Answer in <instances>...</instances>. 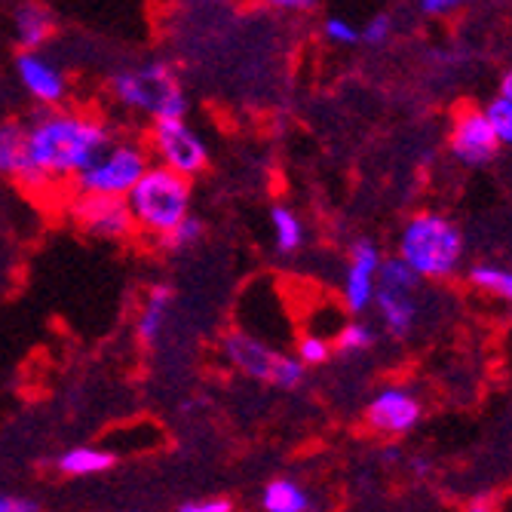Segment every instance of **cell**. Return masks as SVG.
I'll use <instances>...</instances> for the list:
<instances>
[{
  "mask_svg": "<svg viewBox=\"0 0 512 512\" xmlns=\"http://www.w3.org/2000/svg\"><path fill=\"white\" fill-rule=\"evenodd\" d=\"M126 203L138 234L157 240L184 215H191V178L178 175L163 163H151L126 194Z\"/></svg>",
  "mask_w": 512,
  "mask_h": 512,
  "instance_id": "7a4b0ae2",
  "label": "cell"
},
{
  "mask_svg": "<svg viewBox=\"0 0 512 512\" xmlns=\"http://www.w3.org/2000/svg\"><path fill=\"white\" fill-rule=\"evenodd\" d=\"M200 237H203V221H200V218H194V215H184L172 230H166V234H163V237H157L154 243H157L163 252L178 255V252H188Z\"/></svg>",
  "mask_w": 512,
  "mask_h": 512,
  "instance_id": "7402d4cb",
  "label": "cell"
},
{
  "mask_svg": "<svg viewBox=\"0 0 512 512\" xmlns=\"http://www.w3.org/2000/svg\"><path fill=\"white\" fill-rule=\"evenodd\" d=\"M500 92L512 99V71H506V77H503V83H500Z\"/></svg>",
  "mask_w": 512,
  "mask_h": 512,
  "instance_id": "1f68e13d",
  "label": "cell"
},
{
  "mask_svg": "<svg viewBox=\"0 0 512 512\" xmlns=\"http://www.w3.org/2000/svg\"><path fill=\"white\" fill-rule=\"evenodd\" d=\"M270 224H273V243L279 255H295L304 246V221L286 209V206H273L270 209Z\"/></svg>",
  "mask_w": 512,
  "mask_h": 512,
  "instance_id": "ac0fdd59",
  "label": "cell"
},
{
  "mask_svg": "<svg viewBox=\"0 0 512 512\" xmlns=\"http://www.w3.org/2000/svg\"><path fill=\"white\" fill-rule=\"evenodd\" d=\"M181 512H230L234 503L224 500V497H215V500H194V503H181L178 506Z\"/></svg>",
  "mask_w": 512,
  "mask_h": 512,
  "instance_id": "83f0119b",
  "label": "cell"
},
{
  "mask_svg": "<svg viewBox=\"0 0 512 512\" xmlns=\"http://www.w3.org/2000/svg\"><path fill=\"white\" fill-rule=\"evenodd\" d=\"M485 117H488L491 129L497 132L500 145H512V99H509V96H503V92H500L497 99H491V102H488Z\"/></svg>",
  "mask_w": 512,
  "mask_h": 512,
  "instance_id": "cb8c5ba5",
  "label": "cell"
},
{
  "mask_svg": "<svg viewBox=\"0 0 512 512\" xmlns=\"http://www.w3.org/2000/svg\"><path fill=\"white\" fill-rule=\"evenodd\" d=\"M25 169V126L0 123V175L16 178Z\"/></svg>",
  "mask_w": 512,
  "mask_h": 512,
  "instance_id": "d6986e66",
  "label": "cell"
},
{
  "mask_svg": "<svg viewBox=\"0 0 512 512\" xmlns=\"http://www.w3.org/2000/svg\"><path fill=\"white\" fill-rule=\"evenodd\" d=\"M365 421L371 430L387 433V436L408 433V430H414L417 421H421V402L414 399V393H408L402 387H387L368 402Z\"/></svg>",
  "mask_w": 512,
  "mask_h": 512,
  "instance_id": "8fae6325",
  "label": "cell"
},
{
  "mask_svg": "<svg viewBox=\"0 0 512 512\" xmlns=\"http://www.w3.org/2000/svg\"><path fill=\"white\" fill-rule=\"evenodd\" d=\"M295 356H298L304 365H322V362H329V356H332V344L325 341L322 335H304V338L298 341Z\"/></svg>",
  "mask_w": 512,
  "mask_h": 512,
  "instance_id": "d4e9b609",
  "label": "cell"
},
{
  "mask_svg": "<svg viewBox=\"0 0 512 512\" xmlns=\"http://www.w3.org/2000/svg\"><path fill=\"white\" fill-rule=\"evenodd\" d=\"M114 99L138 114L151 117H184L188 114V96L181 92L175 71L166 62H151L132 71H120L111 80Z\"/></svg>",
  "mask_w": 512,
  "mask_h": 512,
  "instance_id": "277c9868",
  "label": "cell"
},
{
  "mask_svg": "<svg viewBox=\"0 0 512 512\" xmlns=\"http://www.w3.org/2000/svg\"><path fill=\"white\" fill-rule=\"evenodd\" d=\"M417 283H421V273H417L402 255L396 258H381V267H378V286L384 289H396V292H411L417 289Z\"/></svg>",
  "mask_w": 512,
  "mask_h": 512,
  "instance_id": "44dd1931",
  "label": "cell"
},
{
  "mask_svg": "<svg viewBox=\"0 0 512 512\" xmlns=\"http://www.w3.org/2000/svg\"><path fill=\"white\" fill-rule=\"evenodd\" d=\"M16 71L22 86L43 108H59L68 96V77L50 62L43 59L37 50H22L16 59Z\"/></svg>",
  "mask_w": 512,
  "mask_h": 512,
  "instance_id": "7c38bea8",
  "label": "cell"
},
{
  "mask_svg": "<svg viewBox=\"0 0 512 512\" xmlns=\"http://www.w3.org/2000/svg\"><path fill=\"white\" fill-rule=\"evenodd\" d=\"M151 163H154V157H151L148 145H138V142H111L83 172L74 175V191L77 194L126 197L135 188V181L148 172Z\"/></svg>",
  "mask_w": 512,
  "mask_h": 512,
  "instance_id": "8992f818",
  "label": "cell"
},
{
  "mask_svg": "<svg viewBox=\"0 0 512 512\" xmlns=\"http://www.w3.org/2000/svg\"><path fill=\"white\" fill-rule=\"evenodd\" d=\"M37 503L31 500H16V497H7V494H0V512H34Z\"/></svg>",
  "mask_w": 512,
  "mask_h": 512,
  "instance_id": "f546056e",
  "label": "cell"
},
{
  "mask_svg": "<svg viewBox=\"0 0 512 512\" xmlns=\"http://www.w3.org/2000/svg\"><path fill=\"white\" fill-rule=\"evenodd\" d=\"M399 255L421 276L445 279L463 261V237L445 215L424 212L405 224L399 237Z\"/></svg>",
  "mask_w": 512,
  "mask_h": 512,
  "instance_id": "3957f363",
  "label": "cell"
},
{
  "mask_svg": "<svg viewBox=\"0 0 512 512\" xmlns=\"http://www.w3.org/2000/svg\"><path fill=\"white\" fill-rule=\"evenodd\" d=\"M390 34H393V19L381 13V16H375L359 31V40H365L368 46H381V43L390 40Z\"/></svg>",
  "mask_w": 512,
  "mask_h": 512,
  "instance_id": "484cf974",
  "label": "cell"
},
{
  "mask_svg": "<svg viewBox=\"0 0 512 512\" xmlns=\"http://www.w3.org/2000/svg\"><path fill=\"white\" fill-rule=\"evenodd\" d=\"M378 310L384 329L393 335V338H405L411 332L414 325V316H417V304L411 298V292H396V289H384L378 286L375 292V304H371Z\"/></svg>",
  "mask_w": 512,
  "mask_h": 512,
  "instance_id": "9a60e30c",
  "label": "cell"
},
{
  "mask_svg": "<svg viewBox=\"0 0 512 512\" xmlns=\"http://www.w3.org/2000/svg\"><path fill=\"white\" fill-rule=\"evenodd\" d=\"M111 145V129L102 117L46 108L25 126V169L19 175L31 188L53 181H74Z\"/></svg>",
  "mask_w": 512,
  "mask_h": 512,
  "instance_id": "6da1fadb",
  "label": "cell"
},
{
  "mask_svg": "<svg viewBox=\"0 0 512 512\" xmlns=\"http://www.w3.org/2000/svg\"><path fill=\"white\" fill-rule=\"evenodd\" d=\"M221 353L237 371H243V375H249L255 381L283 387V390H295L304 381L307 365L298 356L276 350L249 332H227L221 338Z\"/></svg>",
  "mask_w": 512,
  "mask_h": 512,
  "instance_id": "5b68a950",
  "label": "cell"
},
{
  "mask_svg": "<svg viewBox=\"0 0 512 512\" xmlns=\"http://www.w3.org/2000/svg\"><path fill=\"white\" fill-rule=\"evenodd\" d=\"M451 151L460 163L485 166L500 154V138L491 129L485 111H460L451 129Z\"/></svg>",
  "mask_w": 512,
  "mask_h": 512,
  "instance_id": "30bf717a",
  "label": "cell"
},
{
  "mask_svg": "<svg viewBox=\"0 0 512 512\" xmlns=\"http://www.w3.org/2000/svg\"><path fill=\"white\" fill-rule=\"evenodd\" d=\"M56 34V13L40 0H22L16 7V40L22 50H40Z\"/></svg>",
  "mask_w": 512,
  "mask_h": 512,
  "instance_id": "4fadbf2b",
  "label": "cell"
},
{
  "mask_svg": "<svg viewBox=\"0 0 512 512\" xmlns=\"http://www.w3.org/2000/svg\"><path fill=\"white\" fill-rule=\"evenodd\" d=\"M264 4L276 10H310L316 0H264Z\"/></svg>",
  "mask_w": 512,
  "mask_h": 512,
  "instance_id": "4dcf8cb0",
  "label": "cell"
},
{
  "mask_svg": "<svg viewBox=\"0 0 512 512\" xmlns=\"http://www.w3.org/2000/svg\"><path fill=\"white\" fill-rule=\"evenodd\" d=\"M169 304H172V286L154 283L145 295L142 313H138V322H135V335L142 347H154L160 341L166 316H169Z\"/></svg>",
  "mask_w": 512,
  "mask_h": 512,
  "instance_id": "5bb4252c",
  "label": "cell"
},
{
  "mask_svg": "<svg viewBox=\"0 0 512 512\" xmlns=\"http://www.w3.org/2000/svg\"><path fill=\"white\" fill-rule=\"evenodd\" d=\"M378 344V332L371 329V325L365 322H347L344 329L335 335V347L341 353H362L368 347H375Z\"/></svg>",
  "mask_w": 512,
  "mask_h": 512,
  "instance_id": "603a6c76",
  "label": "cell"
},
{
  "mask_svg": "<svg viewBox=\"0 0 512 512\" xmlns=\"http://www.w3.org/2000/svg\"><path fill=\"white\" fill-rule=\"evenodd\" d=\"M378 267H381V252L371 240H356L350 246V261H347V276H344V307L359 316L371 304H375L378 292Z\"/></svg>",
  "mask_w": 512,
  "mask_h": 512,
  "instance_id": "9c48e42d",
  "label": "cell"
},
{
  "mask_svg": "<svg viewBox=\"0 0 512 512\" xmlns=\"http://www.w3.org/2000/svg\"><path fill=\"white\" fill-rule=\"evenodd\" d=\"M261 506L267 512H307L313 506L310 494L292 479H273L261 491Z\"/></svg>",
  "mask_w": 512,
  "mask_h": 512,
  "instance_id": "e0dca14e",
  "label": "cell"
},
{
  "mask_svg": "<svg viewBox=\"0 0 512 512\" xmlns=\"http://www.w3.org/2000/svg\"><path fill=\"white\" fill-rule=\"evenodd\" d=\"M148 151L157 163L184 178H197L209 166V148L184 117H154L148 132Z\"/></svg>",
  "mask_w": 512,
  "mask_h": 512,
  "instance_id": "52a82bcc",
  "label": "cell"
},
{
  "mask_svg": "<svg viewBox=\"0 0 512 512\" xmlns=\"http://www.w3.org/2000/svg\"><path fill=\"white\" fill-rule=\"evenodd\" d=\"M470 0H421V10L427 16H445V13H454L460 7H467Z\"/></svg>",
  "mask_w": 512,
  "mask_h": 512,
  "instance_id": "f1b7e54d",
  "label": "cell"
},
{
  "mask_svg": "<svg viewBox=\"0 0 512 512\" xmlns=\"http://www.w3.org/2000/svg\"><path fill=\"white\" fill-rule=\"evenodd\" d=\"M71 218L83 234L96 240H126L135 230L126 197L111 194H77L71 203Z\"/></svg>",
  "mask_w": 512,
  "mask_h": 512,
  "instance_id": "ba28073f",
  "label": "cell"
},
{
  "mask_svg": "<svg viewBox=\"0 0 512 512\" xmlns=\"http://www.w3.org/2000/svg\"><path fill=\"white\" fill-rule=\"evenodd\" d=\"M322 31H325V37H329L332 43H347L350 46V43L359 40V31L350 22H344V19H325Z\"/></svg>",
  "mask_w": 512,
  "mask_h": 512,
  "instance_id": "4316f807",
  "label": "cell"
},
{
  "mask_svg": "<svg viewBox=\"0 0 512 512\" xmlns=\"http://www.w3.org/2000/svg\"><path fill=\"white\" fill-rule=\"evenodd\" d=\"M470 283L482 289L485 295H494L500 301H512V270L497 264H476L470 267Z\"/></svg>",
  "mask_w": 512,
  "mask_h": 512,
  "instance_id": "ffe728a7",
  "label": "cell"
},
{
  "mask_svg": "<svg viewBox=\"0 0 512 512\" xmlns=\"http://www.w3.org/2000/svg\"><path fill=\"white\" fill-rule=\"evenodd\" d=\"M114 463L117 457L105 448H92V445H80V448H71L65 451L59 460H56V467L62 476H102L108 470H114Z\"/></svg>",
  "mask_w": 512,
  "mask_h": 512,
  "instance_id": "2e32d148",
  "label": "cell"
}]
</instances>
